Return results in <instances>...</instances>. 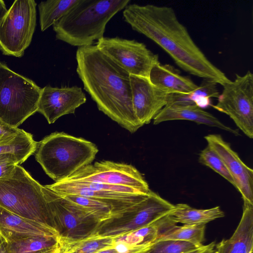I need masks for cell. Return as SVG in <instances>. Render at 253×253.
Instances as JSON below:
<instances>
[{
    "instance_id": "1",
    "label": "cell",
    "mask_w": 253,
    "mask_h": 253,
    "mask_svg": "<svg viewBox=\"0 0 253 253\" xmlns=\"http://www.w3.org/2000/svg\"><path fill=\"white\" fill-rule=\"evenodd\" d=\"M123 15L133 30L160 46L184 71L222 86L230 81L197 45L172 8L128 4Z\"/></svg>"
},
{
    "instance_id": "2",
    "label": "cell",
    "mask_w": 253,
    "mask_h": 253,
    "mask_svg": "<svg viewBox=\"0 0 253 253\" xmlns=\"http://www.w3.org/2000/svg\"><path fill=\"white\" fill-rule=\"evenodd\" d=\"M77 73L98 109L131 133L142 126L133 108L130 74L96 45L78 48Z\"/></svg>"
},
{
    "instance_id": "3",
    "label": "cell",
    "mask_w": 253,
    "mask_h": 253,
    "mask_svg": "<svg viewBox=\"0 0 253 253\" xmlns=\"http://www.w3.org/2000/svg\"><path fill=\"white\" fill-rule=\"evenodd\" d=\"M130 0H79L53 26L57 40L74 46L92 45L104 37L111 19Z\"/></svg>"
},
{
    "instance_id": "4",
    "label": "cell",
    "mask_w": 253,
    "mask_h": 253,
    "mask_svg": "<svg viewBox=\"0 0 253 253\" xmlns=\"http://www.w3.org/2000/svg\"><path fill=\"white\" fill-rule=\"evenodd\" d=\"M98 152L95 144L63 132H54L38 142L35 158L55 182L91 164Z\"/></svg>"
},
{
    "instance_id": "5",
    "label": "cell",
    "mask_w": 253,
    "mask_h": 253,
    "mask_svg": "<svg viewBox=\"0 0 253 253\" xmlns=\"http://www.w3.org/2000/svg\"><path fill=\"white\" fill-rule=\"evenodd\" d=\"M42 187L28 172L17 165L9 175L0 178V207L55 230L52 212Z\"/></svg>"
},
{
    "instance_id": "6",
    "label": "cell",
    "mask_w": 253,
    "mask_h": 253,
    "mask_svg": "<svg viewBox=\"0 0 253 253\" xmlns=\"http://www.w3.org/2000/svg\"><path fill=\"white\" fill-rule=\"evenodd\" d=\"M42 88L0 63V120L18 128L38 111Z\"/></svg>"
},
{
    "instance_id": "7",
    "label": "cell",
    "mask_w": 253,
    "mask_h": 253,
    "mask_svg": "<svg viewBox=\"0 0 253 253\" xmlns=\"http://www.w3.org/2000/svg\"><path fill=\"white\" fill-rule=\"evenodd\" d=\"M37 3L16 0L0 21V50L4 55L22 57L36 29Z\"/></svg>"
},
{
    "instance_id": "8",
    "label": "cell",
    "mask_w": 253,
    "mask_h": 253,
    "mask_svg": "<svg viewBox=\"0 0 253 253\" xmlns=\"http://www.w3.org/2000/svg\"><path fill=\"white\" fill-rule=\"evenodd\" d=\"M45 186L61 196L78 195L107 202L114 207L116 216L142 201L151 191L147 192L129 187L65 179Z\"/></svg>"
},
{
    "instance_id": "9",
    "label": "cell",
    "mask_w": 253,
    "mask_h": 253,
    "mask_svg": "<svg viewBox=\"0 0 253 253\" xmlns=\"http://www.w3.org/2000/svg\"><path fill=\"white\" fill-rule=\"evenodd\" d=\"M42 190L60 237L80 240L96 233L101 221L92 214L45 185L42 186Z\"/></svg>"
},
{
    "instance_id": "10",
    "label": "cell",
    "mask_w": 253,
    "mask_h": 253,
    "mask_svg": "<svg viewBox=\"0 0 253 253\" xmlns=\"http://www.w3.org/2000/svg\"><path fill=\"white\" fill-rule=\"evenodd\" d=\"M174 205L150 191L142 201L128 211L100 222L96 233L116 237L152 224L169 215Z\"/></svg>"
},
{
    "instance_id": "11",
    "label": "cell",
    "mask_w": 253,
    "mask_h": 253,
    "mask_svg": "<svg viewBox=\"0 0 253 253\" xmlns=\"http://www.w3.org/2000/svg\"><path fill=\"white\" fill-rule=\"evenodd\" d=\"M217 102L211 105L229 116L238 127L248 137L253 138V74H236L233 81L223 85Z\"/></svg>"
},
{
    "instance_id": "12",
    "label": "cell",
    "mask_w": 253,
    "mask_h": 253,
    "mask_svg": "<svg viewBox=\"0 0 253 253\" xmlns=\"http://www.w3.org/2000/svg\"><path fill=\"white\" fill-rule=\"evenodd\" d=\"M96 45L130 75L149 79L151 69L160 63L158 55L134 40L104 37Z\"/></svg>"
},
{
    "instance_id": "13",
    "label": "cell",
    "mask_w": 253,
    "mask_h": 253,
    "mask_svg": "<svg viewBox=\"0 0 253 253\" xmlns=\"http://www.w3.org/2000/svg\"><path fill=\"white\" fill-rule=\"evenodd\" d=\"M65 180L129 187L147 192L151 190L147 181L134 167L110 161L88 165Z\"/></svg>"
},
{
    "instance_id": "14",
    "label": "cell",
    "mask_w": 253,
    "mask_h": 253,
    "mask_svg": "<svg viewBox=\"0 0 253 253\" xmlns=\"http://www.w3.org/2000/svg\"><path fill=\"white\" fill-rule=\"evenodd\" d=\"M208 146L220 158L241 194L244 204L253 205V170L240 158L238 154L219 134L205 136Z\"/></svg>"
},
{
    "instance_id": "15",
    "label": "cell",
    "mask_w": 253,
    "mask_h": 253,
    "mask_svg": "<svg viewBox=\"0 0 253 253\" xmlns=\"http://www.w3.org/2000/svg\"><path fill=\"white\" fill-rule=\"evenodd\" d=\"M86 100L84 93L79 86L58 87L47 85L42 88L37 112L51 124L64 115L74 114Z\"/></svg>"
},
{
    "instance_id": "16",
    "label": "cell",
    "mask_w": 253,
    "mask_h": 253,
    "mask_svg": "<svg viewBox=\"0 0 253 253\" xmlns=\"http://www.w3.org/2000/svg\"><path fill=\"white\" fill-rule=\"evenodd\" d=\"M135 115L141 126L150 123L168 102L169 94L153 84L148 78L130 75Z\"/></svg>"
},
{
    "instance_id": "17",
    "label": "cell",
    "mask_w": 253,
    "mask_h": 253,
    "mask_svg": "<svg viewBox=\"0 0 253 253\" xmlns=\"http://www.w3.org/2000/svg\"><path fill=\"white\" fill-rule=\"evenodd\" d=\"M0 236L11 243L42 236H59L54 229L14 214L0 207Z\"/></svg>"
},
{
    "instance_id": "18",
    "label": "cell",
    "mask_w": 253,
    "mask_h": 253,
    "mask_svg": "<svg viewBox=\"0 0 253 253\" xmlns=\"http://www.w3.org/2000/svg\"><path fill=\"white\" fill-rule=\"evenodd\" d=\"M180 120L218 127L235 135H239L238 130L225 125L211 114L198 105L184 102H168L154 118L153 123L158 125L165 121Z\"/></svg>"
},
{
    "instance_id": "19",
    "label": "cell",
    "mask_w": 253,
    "mask_h": 253,
    "mask_svg": "<svg viewBox=\"0 0 253 253\" xmlns=\"http://www.w3.org/2000/svg\"><path fill=\"white\" fill-rule=\"evenodd\" d=\"M253 205L244 204L240 221L232 235L215 244V253H253Z\"/></svg>"
},
{
    "instance_id": "20",
    "label": "cell",
    "mask_w": 253,
    "mask_h": 253,
    "mask_svg": "<svg viewBox=\"0 0 253 253\" xmlns=\"http://www.w3.org/2000/svg\"><path fill=\"white\" fill-rule=\"evenodd\" d=\"M149 79L158 88L168 94H189L197 90L199 85L178 70L169 64H156L151 69Z\"/></svg>"
},
{
    "instance_id": "21",
    "label": "cell",
    "mask_w": 253,
    "mask_h": 253,
    "mask_svg": "<svg viewBox=\"0 0 253 253\" xmlns=\"http://www.w3.org/2000/svg\"><path fill=\"white\" fill-rule=\"evenodd\" d=\"M174 223L169 214L152 224L114 237L115 244L128 248L152 244Z\"/></svg>"
},
{
    "instance_id": "22",
    "label": "cell",
    "mask_w": 253,
    "mask_h": 253,
    "mask_svg": "<svg viewBox=\"0 0 253 253\" xmlns=\"http://www.w3.org/2000/svg\"><path fill=\"white\" fill-rule=\"evenodd\" d=\"M224 215V212L219 206L208 209H197L183 203L174 205L169 213L170 218L175 223L186 225L206 224Z\"/></svg>"
},
{
    "instance_id": "23",
    "label": "cell",
    "mask_w": 253,
    "mask_h": 253,
    "mask_svg": "<svg viewBox=\"0 0 253 253\" xmlns=\"http://www.w3.org/2000/svg\"><path fill=\"white\" fill-rule=\"evenodd\" d=\"M115 246L114 237L102 236L97 233L80 240L60 237L59 253H96Z\"/></svg>"
},
{
    "instance_id": "24",
    "label": "cell",
    "mask_w": 253,
    "mask_h": 253,
    "mask_svg": "<svg viewBox=\"0 0 253 253\" xmlns=\"http://www.w3.org/2000/svg\"><path fill=\"white\" fill-rule=\"evenodd\" d=\"M59 239L58 236H42L5 244L8 253H56Z\"/></svg>"
},
{
    "instance_id": "25",
    "label": "cell",
    "mask_w": 253,
    "mask_h": 253,
    "mask_svg": "<svg viewBox=\"0 0 253 253\" xmlns=\"http://www.w3.org/2000/svg\"><path fill=\"white\" fill-rule=\"evenodd\" d=\"M37 145L31 133L21 129L0 140V154H13L25 161L35 153Z\"/></svg>"
},
{
    "instance_id": "26",
    "label": "cell",
    "mask_w": 253,
    "mask_h": 253,
    "mask_svg": "<svg viewBox=\"0 0 253 253\" xmlns=\"http://www.w3.org/2000/svg\"><path fill=\"white\" fill-rule=\"evenodd\" d=\"M79 0H48L38 4L41 30L44 31L65 16Z\"/></svg>"
},
{
    "instance_id": "27",
    "label": "cell",
    "mask_w": 253,
    "mask_h": 253,
    "mask_svg": "<svg viewBox=\"0 0 253 253\" xmlns=\"http://www.w3.org/2000/svg\"><path fill=\"white\" fill-rule=\"evenodd\" d=\"M206 224L177 225L172 224L158 238L160 240H176L201 246L205 240Z\"/></svg>"
},
{
    "instance_id": "28",
    "label": "cell",
    "mask_w": 253,
    "mask_h": 253,
    "mask_svg": "<svg viewBox=\"0 0 253 253\" xmlns=\"http://www.w3.org/2000/svg\"><path fill=\"white\" fill-rule=\"evenodd\" d=\"M61 196L82 206L100 221L117 215L114 207L107 202L78 195H70Z\"/></svg>"
},
{
    "instance_id": "29",
    "label": "cell",
    "mask_w": 253,
    "mask_h": 253,
    "mask_svg": "<svg viewBox=\"0 0 253 253\" xmlns=\"http://www.w3.org/2000/svg\"><path fill=\"white\" fill-rule=\"evenodd\" d=\"M199 162L222 176L234 187V180L219 156L207 146L199 154Z\"/></svg>"
},
{
    "instance_id": "30",
    "label": "cell",
    "mask_w": 253,
    "mask_h": 253,
    "mask_svg": "<svg viewBox=\"0 0 253 253\" xmlns=\"http://www.w3.org/2000/svg\"><path fill=\"white\" fill-rule=\"evenodd\" d=\"M200 247L185 241L160 240L154 242L147 253H184Z\"/></svg>"
},
{
    "instance_id": "31",
    "label": "cell",
    "mask_w": 253,
    "mask_h": 253,
    "mask_svg": "<svg viewBox=\"0 0 253 253\" xmlns=\"http://www.w3.org/2000/svg\"><path fill=\"white\" fill-rule=\"evenodd\" d=\"M21 129L9 126L0 120V140L8 136L16 134Z\"/></svg>"
},
{
    "instance_id": "32",
    "label": "cell",
    "mask_w": 253,
    "mask_h": 253,
    "mask_svg": "<svg viewBox=\"0 0 253 253\" xmlns=\"http://www.w3.org/2000/svg\"><path fill=\"white\" fill-rule=\"evenodd\" d=\"M17 165L13 162H6L0 164V178L9 175Z\"/></svg>"
},
{
    "instance_id": "33",
    "label": "cell",
    "mask_w": 253,
    "mask_h": 253,
    "mask_svg": "<svg viewBox=\"0 0 253 253\" xmlns=\"http://www.w3.org/2000/svg\"><path fill=\"white\" fill-rule=\"evenodd\" d=\"M216 243L213 241L206 245H202L194 250L184 253H215Z\"/></svg>"
},
{
    "instance_id": "34",
    "label": "cell",
    "mask_w": 253,
    "mask_h": 253,
    "mask_svg": "<svg viewBox=\"0 0 253 253\" xmlns=\"http://www.w3.org/2000/svg\"><path fill=\"white\" fill-rule=\"evenodd\" d=\"M6 162H15L19 165L24 162L25 161L13 154L5 153L0 154V164Z\"/></svg>"
},
{
    "instance_id": "35",
    "label": "cell",
    "mask_w": 253,
    "mask_h": 253,
    "mask_svg": "<svg viewBox=\"0 0 253 253\" xmlns=\"http://www.w3.org/2000/svg\"><path fill=\"white\" fill-rule=\"evenodd\" d=\"M153 243L135 247L122 253H147Z\"/></svg>"
},
{
    "instance_id": "36",
    "label": "cell",
    "mask_w": 253,
    "mask_h": 253,
    "mask_svg": "<svg viewBox=\"0 0 253 253\" xmlns=\"http://www.w3.org/2000/svg\"><path fill=\"white\" fill-rule=\"evenodd\" d=\"M7 9L6 7L4 1L0 0V21L7 13Z\"/></svg>"
},
{
    "instance_id": "37",
    "label": "cell",
    "mask_w": 253,
    "mask_h": 253,
    "mask_svg": "<svg viewBox=\"0 0 253 253\" xmlns=\"http://www.w3.org/2000/svg\"><path fill=\"white\" fill-rule=\"evenodd\" d=\"M96 253H121L118 249L115 247L108 248L106 249L100 251Z\"/></svg>"
},
{
    "instance_id": "38",
    "label": "cell",
    "mask_w": 253,
    "mask_h": 253,
    "mask_svg": "<svg viewBox=\"0 0 253 253\" xmlns=\"http://www.w3.org/2000/svg\"><path fill=\"white\" fill-rule=\"evenodd\" d=\"M0 253H8L6 250L5 242L3 240L0 245Z\"/></svg>"
},
{
    "instance_id": "39",
    "label": "cell",
    "mask_w": 253,
    "mask_h": 253,
    "mask_svg": "<svg viewBox=\"0 0 253 253\" xmlns=\"http://www.w3.org/2000/svg\"><path fill=\"white\" fill-rule=\"evenodd\" d=\"M3 240V239L1 238V237L0 236V245L2 241Z\"/></svg>"
},
{
    "instance_id": "40",
    "label": "cell",
    "mask_w": 253,
    "mask_h": 253,
    "mask_svg": "<svg viewBox=\"0 0 253 253\" xmlns=\"http://www.w3.org/2000/svg\"><path fill=\"white\" fill-rule=\"evenodd\" d=\"M59 253V252H57V253Z\"/></svg>"
},
{
    "instance_id": "41",
    "label": "cell",
    "mask_w": 253,
    "mask_h": 253,
    "mask_svg": "<svg viewBox=\"0 0 253 253\" xmlns=\"http://www.w3.org/2000/svg\"></svg>"
}]
</instances>
